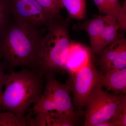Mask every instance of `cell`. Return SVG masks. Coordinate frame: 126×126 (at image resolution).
<instances>
[{
    "label": "cell",
    "mask_w": 126,
    "mask_h": 126,
    "mask_svg": "<svg viewBox=\"0 0 126 126\" xmlns=\"http://www.w3.org/2000/svg\"><path fill=\"white\" fill-rule=\"evenodd\" d=\"M106 1L111 12L112 16L117 18L122 7L119 0H106Z\"/></svg>",
    "instance_id": "cell-18"
},
{
    "label": "cell",
    "mask_w": 126,
    "mask_h": 126,
    "mask_svg": "<svg viewBox=\"0 0 126 126\" xmlns=\"http://www.w3.org/2000/svg\"><path fill=\"white\" fill-rule=\"evenodd\" d=\"M100 75V72L94 65L92 58L84 66L71 74L69 80L77 116L82 114L88 99L98 85Z\"/></svg>",
    "instance_id": "cell-5"
},
{
    "label": "cell",
    "mask_w": 126,
    "mask_h": 126,
    "mask_svg": "<svg viewBox=\"0 0 126 126\" xmlns=\"http://www.w3.org/2000/svg\"><path fill=\"white\" fill-rule=\"evenodd\" d=\"M90 49L79 43L72 42L65 63V70L70 74L84 66L92 58Z\"/></svg>",
    "instance_id": "cell-11"
},
{
    "label": "cell",
    "mask_w": 126,
    "mask_h": 126,
    "mask_svg": "<svg viewBox=\"0 0 126 126\" xmlns=\"http://www.w3.org/2000/svg\"><path fill=\"white\" fill-rule=\"evenodd\" d=\"M96 5L98 11L104 15L112 16L111 13L106 0H92Z\"/></svg>",
    "instance_id": "cell-19"
},
{
    "label": "cell",
    "mask_w": 126,
    "mask_h": 126,
    "mask_svg": "<svg viewBox=\"0 0 126 126\" xmlns=\"http://www.w3.org/2000/svg\"><path fill=\"white\" fill-rule=\"evenodd\" d=\"M63 7L67 10L69 18L84 20L86 16V0H61Z\"/></svg>",
    "instance_id": "cell-14"
},
{
    "label": "cell",
    "mask_w": 126,
    "mask_h": 126,
    "mask_svg": "<svg viewBox=\"0 0 126 126\" xmlns=\"http://www.w3.org/2000/svg\"><path fill=\"white\" fill-rule=\"evenodd\" d=\"M121 30L116 18L112 16L106 15L105 25L99 40L97 55H99L107 46L119 39L122 34L118 33Z\"/></svg>",
    "instance_id": "cell-13"
},
{
    "label": "cell",
    "mask_w": 126,
    "mask_h": 126,
    "mask_svg": "<svg viewBox=\"0 0 126 126\" xmlns=\"http://www.w3.org/2000/svg\"><path fill=\"white\" fill-rule=\"evenodd\" d=\"M12 15L35 29L46 27L55 18L35 0H11Z\"/></svg>",
    "instance_id": "cell-7"
},
{
    "label": "cell",
    "mask_w": 126,
    "mask_h": 126,
    "mask_svg": "<svg viewBox=\"0 0 126 126\" xmlns=\"http://www.w3.org/2000/svg\"><path fill=\"white\" fill-rule=\"evenodd\" d=\"M70 18H54L45 27L47 29L40 43L39 73L43 76L63 74L72 43L69 35Z\"/></svg>",
    "instance_id": "cell-3"
},
{
    "label": "cell",
    "mask_w": 126,
    "mask_h": 126,
    "mask_svg": "<svg viewBox=\"0 0 126 126\" xmlns=\"http://www.w3.org/2000/svg\"><path fill=\"white\" fill-rule=\"evenodd\" d=\"M47 12L55 18L62 16L60 10L63 8L61 0H35Z\"/></svg>",
    "instance_id": "cell-15"
},
{
    "label": "cell",
    "mask_w": 126,
    "mask_h": 126,
    "mask_svg": "<svg viewBox=\"0 0 126 126\" xmlns=\"http://www.w3.org/2000/svg\"><path fill=\"white\" fill-rule=\"evenodd\" d=\"M105 20L106 15H95L92 19L78 23L73 26L74 29L76 31H84L87 33L90 40V49L92 53L96 55Z\"/></svg>",
    "instance_id": "cell-9"
},
{
    "label": "cell",
    "mask_w": 126,
    "mask_h": 126,
    "mask_svg": "<svg viewBox=\"0 0 126 126\" xmlns=\"http://www.w3.org/2000/svg\"><path fill=\"white\" fill-rule=\"evenodd\" d=\"M119 24L121 30L124 32L126 30V1L122 6L121 10L116 18Z\"/></svg>",
    "instance_id": "cell-20"
},
{
    "label": "cell",
    "mask_w": 126,
    "mask_h": 126,
    "mask_svg": "<svg viewBox=\"0 0 126 126\" xmlns=\"http://www.w3.org/2000/svg\"><path fill=\"white\" fill-rule=\"evenodd\" d=\"M98 56V64L101 74L126 68V39L124 35L105 47Z\"/></svg>",
    "instance_id": "cell-8"
},
{
    "label": "cell",
    "mask_w": 126,
    "mask_h": 126,
    "mask_svg": "<svg viewBox=\"0 0 126 126\" xmlns=\"http://www.w3.org/2000/svg\"><path fill=\"white\" fill-rule=\"evenodd\" d=\"M5 68L1 61H0V111H1V101L3 92V88L4 87L7 74L6 73Z\"/></svg>",
    "instance_id": "cell-17"
},
{
    "label": "cell",
    "mask_w": 126,
    "mask_h": 126,
    "mask_svg": "<svg viewBox=\"0 0 126 126\" xmlns=\"http://www.w3.org/2000/svg\"><path fill=\"white\" fill-rule=\"evenodd\" d=\"M44 78V91L52 97L55 111L75 124L77 116L70 96L72 90L70 81L61 83L52 75H46Z\"/></svg>",
    "instance_id": "cell-6"
},
{
    "label": "cell",
    "mask_w": 126,
    "mask_h": 126,
    "mask_svg": "<svg viewBox=\"0 0 126 126\" xmlns=\"http://www.w3.org/2000/svg\"><path fill=\"white\" fill-rule=\"evenodd\" d=\"M25 117L29 126H73L75 124L56 111L27 113Z\"/></svg>",
    "instance_id": "cell-12"
},
{
    "label": "cell",
    "mask_w": 126,
    "mask_h": 126,
    "mask_svg": "<svg viewBox=\"0 0 126 126\" xmlns=\"http://www.w3.org/2000/svg\"><path fill=\"white\" fill-rule=\"evenodd\" d=\"M44 78L35 70L23 68L7 74L1 101V111L25 117L43 94Z\"/></svg>",
    "instance_id": "cell-2"
},
{
    "label": "cell",
    "mask_w": 126,
    "mask_h": 126,
    "mask_svg": "<svg viewBox=\"0 0 126 126\" xmlns=\"http://www.w3.org/2000/svg\"><path fill=\"white\" fill-rule=\"evenodd\" d=\"M12 15L0 29V61L6 71L27 68L39 73L40 43L44 32Z\"/></svg>",
    "instance_id": "cell-1"
},
{
    "label": "cell",
    "mask_w": 126,
    "mask_h": 126,
    "mask_svg": "<svg viewBox=\"0 0 126 126\" xmlns=\"http://www.w3.org/2000/svg\"><path fill=\"white\" fill-rule=\"evenodd\" d=\"M98 84L86 103L84 126H98L114 119L126 102V94H111Z\"/></svg>",
    "instance_id": "cell-4"
},
{
    "label": "cell",
    "mask_w": 126,
    "mask_h": 126,
    "mask_svg": "<svg viewBox=\"0 0 126 126\" xmlns=\"http://www.w3.org/2000/svg\"><path fill=\"white\" fill-rule=\"evenodd\" d=\"M11 0H0V29L12 15Z\"/></svg>",
    "instance_id": "cell-16"
},
{
    "label": "cell",
    "mask_w": 126,
    "mask_h": 126,
    "mask_svg": "<svg viewBox=\"0 0 126 126\" xmlns=\"http://www.w3.org/2000/svg\"><path fill=\"white\" fill-rule=\"evenodd\" d=\"M98 84L114 94H126V68L109 70L104 74L100 73Z\"/></svg>",
    "instance_id": "cell-10"
}]
</instances>
